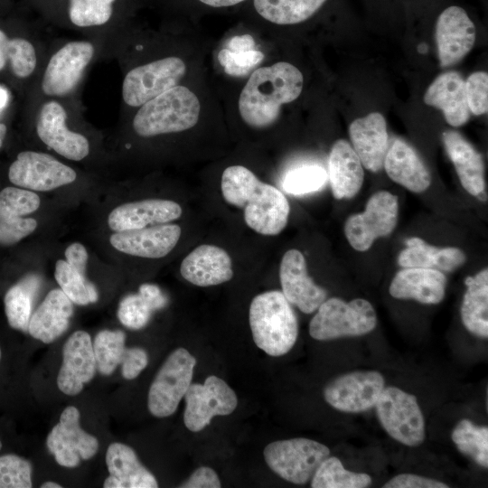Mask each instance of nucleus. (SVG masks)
I'll return each instance as SVG.
<instances>
[{"mask_svg": "<svg viewBox=\"0 0 488 488\" xmlns=\"http://www.w3.org/2000/svg\"><path fill=\"white\" fill-rule=\"evenodd\" d=\"M221 189L225 202L242 209L246 224L257 233L275 236L286 226L290 205L285 194L261 182L247 167H227L221 175Z\"/></svg>", "mask_w": 488, "mask_h": 488, "instance_id": "nucleus-1", "label": "nucleus"}, {"mask_svg": "<svg viewBox=\"0 0 488 488\" xmlns=\"http://www.w3.org/2000/svg\"><path fill=\"white\" fill-rule=\"evenodd\" d=\"M303 83L301 71L286 61L256 70L239 96L242 119L252 127L270 126L278 117L281 106L299 97Z\"/></svg>", "mask_w": 488, "mask_h": 488, "instance_id": "nucleus-2", "label": "nucleus"}, {"mask_svg": "<svg viewBox=\"0 0 488 488\" xmlns=\"http://www.w3.org/2000/svg\"><path fill=\"white\" fill-rule=\"evenodd\" d=\"M249 320L254 343L267 354L282 356L295 345L297 318L281 291L257 295L249 305Z\"/></svg>", "mask_w": 488, "mask_h": 488, "instance_id": "nucleus-3", "label": "nucleus"}, {"mask_svg": "<svg viewBox=\"0 0 488 488\" xmlns=\"http://www.w3.org/2000/svg\"><path fill=\"white\" fill-rule=\"evenodd\" d=\"M200 110L196 95L177 85L142 105L134 117L133 128L143 137L182 132L197 124Z\"/></svg>", "mask_w": 488, "mask_h": 488, "instance_id": "nucleus-4", "label": "nucleus"}, {"mask_svg": "<svg viewBox=\"0 0 488 488\" xmlns=\"http://www.w3.org/2000/svg\"><path fill=\"white\" fill-rule=\"evenodd\" d=\"M377 324L372 305L362 298L345 302L338 297L325 299L309 324L310 335L318 341L361 336Z\"/></svg>", "mask_w": 488, "mask_h": 488, "instance_id": "nucleus-5", "label": "nucleus"}, {"mask_svg": "<svg viewBox=\"0 0 488 488\" xmlns=\"http://www.w3.org/2000/svg\"><path fill=\"white\" fill-rule=\"evenodd\" d=\"M268 467L284 480L305 484L312 479L330 449L313 439L297 437L269 443L264 449Z\"/></svg>", "mask_w": 488, "mask_h": 488, "instance_id": "nucleus-6", "label": "nucleus"}, {"mask_svg": "<svg viewBox=\"0 0 488 488\" xmlns=\"http://www.w3.org/2000/svg\"><path fill=\"white\" fill-rule=\"evenodd\" d=\"M375 407L379 421L393 439L408 446H418L424 442L426 424L416 396L397 387H387Z\"/></svg>", "mask_w": 488, "mask_h": 488, "instance_id": "nucleus-7", "label": "nucleus"}, {"mask_svg": "<svg viewBox=\"0 0 488 488\" xmlns=\"http://www.w3.org/2000/svg\"><path fill=\"white\" fill-rule=\"evenodd\" d=\"M196 359L184 348L174 350L156 373L148 391L147 407L156 418L173 415L192 384Z\"/></svg>", "mask_w": 488, "mask_h": 488, "instance_id": "nucleus-8", "label": "nucleus"}, {"mask_svg": "<svg viewBox=\"0 0 488 488\" xmlns=\"http://www.w3.org/2000/svg\"><path fill=\"white\" fill-rule=\"evenodd\" d=\"M186 66L178 57L156 60L130 70L124 78L122 97L130 107L145 102L177 86L183 78Z\"/></svg>", "mask_w": 488, "mask_h": 488, "instance_id": "nucleus-9", "label": "nucleus"}, {"mask_svg": "<svg viewBox=\"0 0 488 488\" xmlns=\"http://www.w3.org/2000/svg\"><path fill=\"white\" fill-rule=\"evenodd\" d=\"M398 197L388 191H379L368 200L365 211L351 215L345 222L344 233L351 246L366 251L374 240L390 234L397 225Z\"/></svg>", "mask_w": 488, "mask_h": 488, "instance_id": "nucleus-10", "label": "nucleus"}, {"mask_svg": "<svg viewBox=\"0 0 488 488\" xmlns=\"http://www.w3.org/2000/svg\"><path fill=\"white\" fill-rule=\"evenodd\" d=\"M184 399L183 423L192 432L202 430L216 416L231 414L238 405L234 390L214 375L207 377L202 384L192 383Z\"/></svg>", "mask_w": 488, "mask_h": 488, "instance_id": "nucleus-11", "label": "nucleus"}, {"mask_svg": "<svg viewBox=\"0 0 488 488\" xmlns=\"http://www.w3.org/2000/svg\"><path fill=\"white\" fill-rule=\"evenodd\" d=\"M8 178L21 188L47 192L73 183L77 174L51 155L23 151L10 165Z\"/></svg>", "mask_w": 488, "mask_h": 488, "instance_id": "nucleus-12", "label": "nucleus"}, {"mask_svg": "<svg viewBox=\"0 0 488 488\" xmlns=\"http://www.w3.org/2000/svg\"><path fill=\"white\" fill-rule=\"evenodd\" d=\"M385 380L376 371H357L341 375L324 389L325 401L337 410L360 413L375 407Z\"/></svg>", "mask_w": 488, "mask_h": 488, "instance_id": "nucleus-13", "label": "nucleus"}, {"mask_svg": "<svg viewBox=\"0 0 488 488\" xmlns=\"http://www.w3.org/2000/svg\"><path fill=\"white\" fill-rule=\"evenodd\" d=\"M80 418L76 407H67L47 436V448L61 466L74 468L99 450L98 439L80 427Z\"/></svg>", "mask_w": 488, "mask_h": 488, "instance_id": "nucleus-14", "label": "nucleus"}, {"mask_svg": "<svg viewBox=\"0 0 488 488\" xmlns=\"http://www.w3.org/2000/svg\"><path fill=\"white\" fill-rule=\"evenodd\" d=\"M94 46L87 41H72L61 47L50 59L42 80L47 96L71 92L82 78L94 55Z\"/></svg>", "mask_w": 488, "mask_h": 488, "instance_id": "nucleus-15", "label": "nucleus"}, {"mask_svg": "<svg viewBox=\"0 0 488 488\" xmlns=\"http://www.w3.org/2000/svg\"><path fill=\"white\" fill-rule=\"evenodd\" d=\"M67 113L57 101L50 100L41 108L36 131L39 138L60 155L80 161L89 153V140L66 126Z\"/></svg>", "mask_w": 488, "mask_h": 488, "instance_id": "nucleus-16", "label": "nucleus"}, {"mask_svg": "<svg viewBox=\"0 0 488 488\" xmlns=\"http://www.w3.org/2000/svg\"><path fill=\"white\" fill-rule=\"evenodd\" d=\"M475 26L465 9L452 5L446 8L436 23V40L442 67L460 61L473 48Z\"/></svg>", "mask_w": 488, "mask_h": 488, "instance_id": "nucleus-17", "label": "nucleus"}, {"mask_svg": "<svg viewBox=\"0 0 488 488\" xmlns=\"http://www.w3.org/2000/svg\"><path fill=\"white\" fill-rule=\"evenodd\" d=\"M279 279L285 297L305 314L316 311L326 299L327 292L309 277L305 258L298 249H292L284 254Z\"/></svg>", "mask_w": 488, "mask_h": 488, "instance_id": "nucleus-18", "label": "nucleus"}, {"mask_svg": "<svg viewBox=\"0 0 488 488\" xmlns=\"http://www.w3.org/2000/svg\"><path fill=\"white\" fill-rule=\"evenodd\" d=\"M97 363L90 335L74 332L62 349V363L57 377L59 389L69 396L78 395L84 384L95 376Z\"/></svg>", "mask_w": 488, "mask_h": 488, "instance_id": "nucleus-19", "label": "nucleus"}, {"mask_svg": "<svg viewBox=\"0 0 488 488\" xmlns=\"http://www.w3.org/2000/svg\"><path fill=\"white\" fill-rule=\"evenodd\" d=\"M40 204V197L31 190L9 186L0 192V245H13L35 230L37 221L23 216Z\"/></svg>", "mask_w": 488, "mask_h": 488, "instance_id": "nucleus-20", "label": "nucleus"}, {"mask_svg": "<svg viewBox=\"0 0 488 488\" xmlns=\"http://www.w3.org/2000/svg\"><path fill=\"white\" fill-rule=\"evenodd\" d=\"M182 234L177 224L164 223L115 232L109 241L117 250L140 258H160L177 245Z\"/></svg>", "mask_w": 488, "mask_h": 488, "instance_id": "nucleus-21", "label": "nucleus"}, {"mask_svg": "<svg viewBox=\"0 0 488 488\" xmlns=\"http://www.w3.org/2000/svg\"><path fill=\"white\" fill-rule=\"evenodd\" d=\"M179 203L166 199H147L116 207L108 217L110 230L117 232L168 223L182 216Z\"/></svg>", "mask_w": 488, "mask_h": 488, "instance_id": "nucleus-22", "label": "nucleus"}, {"mask_svg": "<svg viewBox=\"0 0 488 488\" xmlns=\"http://www.w3.org/2000/svg\"><path fill=\"white\" fill-rule=\"evenodd\" d=\"M182 277L197 286H217L230 281L234 275L232 260L221 247L202 244L192 250L180 266Z\"/></svg>", "mask_w": 488, "mask_h": 488, "instance_id": "nucleus-23", "label": "nucleus"}, {"mask_svg": "<svg viewBox=\"0 0 488 488\" xmlns=\"http://www.w3.org/2000/svg\"><path fill=\"white\" fill-rule=\"evenodd\" d=\"M349 135L362 166L373 173L380 171L389 149V135L383 116L371 112L353 120L349 127Z\"/></svg>", "mask_w": 488, "mask_h": 488, "instance_id": "nucleus-24", "label": "nucleus"}, {"mask_svg": "<svg viewBox=\"0 0 488 488\" xmlns=\"http://www.w3.org/2000/svg\"><path fill=\"white\" fill-rule=\"evenodd\" d=\"M446 284V275L437 269L404 267L393 277L389 291L397 299L435 305L443 300Z\"/></svg>", "mask_w": 488, "mask_h": 488, "instance_id": "nucleus-25", "label": "nucleus"}, {"mask_svg": "<svg viewBox=\"0 0 488 488\" xmlns=\"http://www.w3.org/2000/svg\"><path fill=\"white\" fill-rule=\"evenodd\" d=\"M424 102L441 109L446 121L452 127H460L469 119L465 81L456 71H447L436 77L427 88Z\"/></svg>", "mask_w": 488, "mask_h": 488, "instance_id": "nucleus-26", "label": "nucleus"}, {"mask_svg": "<svg viewBox=\"0 0 488 488\" xmlns=\"http://www.w3.org/2000/svg\"><path fill=\"white\" fill-rule=\"evenodd\" d=\"M106 463L109 476L104 481L105 488H156L158 483L139 461L128 446L115 442L108 446Z\"/></svg>", "mask_w": 488, "mask_h": 488, "instance_id": "nucleus-27", "label": "nucleus"}, {"mask_svg": "<svg viewBox=\"0 0 488 488\" xmlns=\"http://www.w3.org/2000/svg\"><path fill=\"white\" fill-rule=\"evenodd\" d=\"M72 314L73 303L61 289H52L31 316L28 333L44 343H51L66 332Z\"/></svg>", "mask_w": 488, "mask_h": 488, "instance_id": "nucleus-28", "label": "nucleus"}, {"mask_svg": "<svg viewBox=\"0 0 488 488\" xmlns=\"http://www.w3.org/2000/svg\"><path fill=\"white\" fill-rule=\"evenodd\" d=\"M383 166L392 181L413 192H422L431 183L430 173L417 152L401 139L389 146Z\"/></svg>", "mask_w": 488, "mask_h": 488, "instance_id": "nucleus-29", "label": "nucleus"}, {"mask_svg": "<svg viewBox=\"0 0 488 488\" xmlns=\"http://www.w3.org/2000/svg\"><path fill=\"white\" fill-rule=\"evenodd\" d=\"M364 178L362 164L346 140H337L330 152L328 179L335 199L352 198L360 191Z\"/></svg>", "mask_w": 488, "mask_h": 488, "instance_id": "nucleus-30", "label": "nucleus"}, {"mask_svg": "<svg viewBox=\"0 0 488 488\" xmlns=\"http://www.w3.org/2000/svg\"><path fill=\"white\" fill-rule=\"evenodd\" d=\"M442 138L462 186L468 193L480 195L485 186L482 155L456 131H445Z\"/></svg>", "mask_w": 488, "mask_h": 488, "instance_id": "nucleus-31", "label": "nucleus"}, {"mask_svg": "<svg viewBox=\"0 0 488 488\" xmlns=\"http://www.w3.org/2000/svg\"><path fill=\"white\" fill-rule=\"evenodd\" d=\"M406 245L407 248L398 258V263L403 267H427L451 272L465 261L464 252L455 247H434L419 238L407 239Z\"/></svg>", "mask_w": 488, "mask_h": 488, "instance_id": "nucleus-32", "label": "nucleus"}, {"mask_svg": "<svg viewBox=\"0 0 488 488\" xmlns=\"http://www.w3.org/2000/svg\"><path fill=\"white\" fill-rule=\"evenodd\" d=\"M467 289L461 305V318L473 334L488 337V269L484 268L465 281Z\"/></svg>", "mask_w": 488, "mask_h": 488, "instance_id": "nucleus-33", "label": "nucleus"}, {"mask_svg": "<svg viewBox=\"0 0 488 488\" xmlns=\"http://www.w3.org/2000/svg\"><path fill=\"white\" fill-rule=\"evenodd\" d=\"M39 287V278L30 275L7 290L4 298L5 312L12 328L28 332L33 299Z\"/></svg>", "mask_w": 488, "mask_h": 488, "instance_id": "nucleus-34", "label": "nucleus"}, {"mask_svg": "<svg viewBox=\"0 0 488 488\" xmlns=\"http://www.w3.org/2000/svg\"><path fill=\"white\" fill-rule=\"evenodd\" d=\"M326 0H254L257 12L277 24H295L311 17Z\"/></svg>", "mask_w": 488, "mask_h": 488, "instance_id": "nucleus-35", "label": "nucleus"}, {"mask_svg": "<svg viewBox=\"0 0 488 488\" xmlns=\"http://www.w3.org/2000/svg\"><path fill=\"white\" fill-rule=\"evenodd\" d=\"M371 477L364 473L346 470L335 456H328L316 469L311 479L312 488H365Z\"/></svg>", "mask_w": 488, "mask_h": 488, "instance_id": "nucleus-36", "label": "nucleus"}, {"mask_svg": "<svg viewBox=\"0 0 488 488\" xmlns=\"http://www.w3.org/2000/svg\"><path fill=\"white\" fill-rule=\"evenodd\" d=\"M7 61L10 62L11 69L16 77L27 78L36 67V52L33 45L26 39H9L0 29V70H4Z\"/></svg>", "mask_w": 488, "mask_h": 488, "instance_id": "nucleus-37", "label": "nucleus"}, {"mask_svg": "<svg viewBox=\"0 0 488 488\" xmlns=\"http://www.w3.org/2000/svg\"><path fill=\"white\" fill-rule=\"evenodd\" d=\"M458 450L481 466L488 467V428L478 427L468 419L459 421L452 432Z\"/></svg>", "mask_w": 488, "mask_h": 488, "instance_id": "nucleus-38", "label": "nucleus"}, {"mask_svg": "<svg viewBox=\"0 0 488 488\" xmlns=\"http://www.w3.org/2000/svg\"><path fill=\"white\" fill-rule=\"evenodd\" d=\"M54 277L61 291L73 304L87 305L99 299L96 286L66 260H57Z\"/></svg>", "mask_w": 488, "mask_h": 488, "instance_id": "nucleus-39", "label": "nucleus"}, {"mask_svg": "<svg viewBox=\"0 0 488 488\" xmlns=\"http://www.w3.org/2000/svg\"><path fill=\"white\" fill-rule=\"evenodd\" d=\"M126 334L116 330H102L94 339L93 351L98 371L105 376L112 374L121 363L124 352Z\"/></svg>", "mask_w": 488, "mask_h": 488, "instance_id": "nucleus-40", "label": "nucleus"}, {"mask_svg": "<svg viewBox=\"0 0 488 488\" xmlns=\"http://www.w3.org/2000/svg\"><path fill=\"white\" fill-rule=\"evenodd\" d=\"M328 181V174L320 165L308 164L289 171L282 183L284 191L304 195L321 190Z\"/></svg>", "mask_w": 488, "mask_h": 488, "instance_id": "nucleus-41", "label": "nucleus"}, {"mask_svg": "<svg viewBox=\"0 0 488 488\" xmlns=\"http://www.w3.org/2000/svg\"><path fill=\"white\" fill-rule=\"evenodd\" d=\"M115 0H70L69 17L79 27L102 25L113 14Z\"/></svg>", "mask_w": 488, "mask_h": 488, "instance_id": "nucleus-42", "label": "nucleus"}, {"mask_svg": "<svg viewBox=\"0 0 488 488\" xmlns=\"http://www.w3.org/2000/svg\"><path fill=\"white\" fill-rule=\"evenodd\" d=\"M32 465L13 454L0 455V488H31Z\"/></svg>", "mask_w": 488, "mask_h": 488, "instance_id": "nucleus-43", "label": "nucleus"}, {"mask_svg": "<svg viewBox=\"0 0 488 488\" xmlns=\"http://www.w3.org/2000/svg\"><path fill=\"white\" fill-rule=\"evenodd\" d=\"M153 311L139 293L132 294L121 300L117 309V317L124 326L138 330L147 324Z\"/></svg>", "mask_w": 488, "mask_h": 488, "instance_id": "nucleus-44", "label": "nucleus"}, {"mask_svg": "<svg viewBox=\"0 0 488 488\" xmlns=\"http://www.w3.org/2000/svg\"><path fill=\"white\" fill-rule=\"evenodd\" d=\"M264 59V54L257 50L241 52H232L227 48L218 54V60L227 74L231 76H245L249 70Z\"/></svg>", "mask_w": 488, "mask_h": 488, "instance_id": "nucleus-45", "label": "nucleus"}, {"mask_svg": "<svg viewBox=\"0 0 488 488\" xmlns=\"http://www.w3.org/2000/svg\"><path fill=\"white\" fill-rule=\"evenodd\" d=\"M466 99L470 112L483 115L488 110V74L485 71L472 73L465 81Z\"/></svg>", "mask_w": 488, "mask_h": 488, "instance_id": "nucleus-46", "label": "nucleus"}, {"mask_svg": "<svg viewBox=\"0 0 488 488\" xmlns=\"http://www.w3.org/2000/svg\"><path fill=\"white\" fill-rule=\"evenodd\" d=\"M148 356L146 352L138 347L126 348L121 361V372L125 379L133 380L146 367Z\"/></svg>", "mask_w": 488, "mask_h": 488, "instance_id": "nucleus-47", "label": "nucleus"}, {"mask_svg": "<svg viewBox=\"0 0 488 488\" xmlns=\"http://www.w3.org/2000/svg\"><path fill=\"white\" fill-rule=\"evenodd\" d=\"M384 488H447L448 485L436 479L413 474H401L394 476Z\"/></svg>", "mask_w": 488, "mask_h": 488, "instance_id": "nucleus-48", "label": "nucleus"}, {"mask_svg": "<svg viewBox=\"0 0 488 488\" xmlns=\"http://www.w3.org/2000/svg\"><path fill=\"white\" fill-rule=\"evenodd\" d=\"M221 486L216 472L207 466L197 468L191 476L183 482V488H219Z\"/></svg>", "mask_w": 488, "mask_h": 488, "instance_id": "nucleus-49", "label": "nucleus"}, {"mask_svg": "<svg viewBox=\"0 0 488 488\" xmlns=\"http://www.w3.org/2000/svg\"><path fill=\"white\" fill-rule=\"evenodd\" d=\"M65 258L68 264L80 274L85 275L88 252L82 244L74 242L68 246L65 249Z\"/></svg>", "mask_w": 488, "mask_h": 488, "instance_id": "nucleus-50", "label": "nucleus"}, {"mask_svg": "<svg viewBox=\"0 0 488 488\" xmlns=\"http://www.w3.org/2000/svg\"><path fill=\"white\" fill-rule=\"evenodd\" d=\"M155 311L164 307L167 304L166 296L162 293L159 286L153 284H143L138 292Z\"/></svg>", "mask_w": 488, "mask_h": 488, "instance_id": "nucleus-51", "label": "nucleus"}, {"mask_svg": "<svg viewBox=\"0 0 488 488\" xmlns=\"http://www.w3.org/2000/svg\"><path fill=\"white\" fill-rule=\"evenodd\" d=\"M255 42L249 34H243L232 37L228 44L227 49L232 52H241L254 50Z\"/></svg>", "mask_w": 488, "mask_h": 488, "instance_id": "nucleus-52", "label": "nucleus"}, {"mask_svg": "<svg viewBox=\"0 0 488 488\" xmlns=\"http://www.w3.org/2000/svg\"><path fill=\"white\" fill-rule=\"evenodd\" d=\"M200 2L212 6V7H224L237 5L245 0H199Z\"/></svg>", "mask_w": 488, "mask_h": 488, "instance_id": "nucleus-53", "label": "nucleus"}, {"mask_svg": "<svg viewBox=\"0 0 488 488\" xmlns=\"http://www.w3.org/2000/svg\"><path fill=\"white\" fill-rule=\"evenodd\" d=\"M7 100H8L7 90L0 87V110L5 106Z\"/></svg>", "mask_w": 488, "mask_h": 488, "instance_id": "nucleus-54", "label": "nucleus"}, {"mask_svg": "<svg viewBox=\"0 0 488 488\" xmlns=\"http://www.w3.org/2000/svg\"><path fill=\"white\" fill-rule=\"evenodd\" d=\"M6 135V126L0 123V147L2 146Z\"/></svg>", "mask_w": 488, "mask_h": 488, "instance_id": "nucleus-55", "label": "nucleus"}, {"mask_svg": "<svg viewBox=\"0 0 488 488\" xmlns=\"http://www.w3.org/2000/svg\"><path fill=\"white\" fill-rule=\"evenodd\" d=\"M42 488H61V485L54 482H45L42 484Z\"/></svg>", "mask_w": 488, "mask_h": 488, "instance_id": "nucleus-56", "label": "nucleus"}, {"mask_svg": "<svg viewBox=\"0 0 488 488\" xmlns=\"http://www.w3.org/2000/svg\"><path fill=\"white\" fill-rule=\"evenodd\" d=\"M427 50H428L427 45L425 43H421L418 47V51L422 54L427 53Z\"/></svg>", "mask_w": 488, "mask_h": 488, "instance_id": "nucleus-57", "label": "nucleus"}, {"mask_svg": "<svg viewBox=\"0 0 488 488\" xmlns=\"http://www.w3.org/2000/svg\"><path fill=\"white\" fill-rule=\"evenodd\" d=\"M1 357H2V351H1V347H0V360H1Z\"/></svg>", "mask_w": 488, "mask_h": 488, "instance_id": "nucleus-58", "label": "nucleus"}, {"mask_svg": "<svg viewBox=\"0 0 488 488\" xmlns=\"http://www.w3.org/2000/svg\"><path fill=\"white\" fill-rule=\"evenodd\" d=\"M1 448H2V442H1V440H0V450H1Z\"/></svg>", "mask_w": 488, "mask_h": 488, "instance_id": "nucleus-59", "label": "nucleus"}]
</instances>
